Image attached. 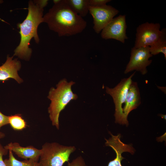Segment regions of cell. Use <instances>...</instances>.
I'll return each mask as SVG.
<instances>
[{
	"label": "cell",
	"instance_id": "obj_12",
	"mask_svg": "<svg viewBox=\"0 0 166 166\" xmlns=\"http://www.w3.org/2000/svg\"><path fill=\"white\" fill-rule=\"evenodd\" d=\"M140 103L141 97L138 84L136 82L132 81L123 107L124 116L126 121L128 122L127 118L129 113L137 108Z\"/></svg>",
	"mask_w": 166,
	"mask_h": 166
},
{
	"label": "cell",
	"instance_id": "obj_15",
	"mask_svg": "<svg viewBox=\"0 0 166 166\" xmlns=\"http://www.w3.org/2000/svg\"><path fill=\"white\" fill-rule=\"evenodd\" d=\"M150 53L155 55L160 53H163L166 58V29L160 38L153 45L149 46Z\"/></svg>",
	"mask_w": 166,
	"mask_h": 166
},
{
	"label": "cell",
	"instance_id": "obj_8",
	"mask_svg": "<svg viewBox=\"0 0 166 166\" xmlns=\"http://www.w3.org/2000/svg\"><path fill=\"white\" fill-rule=\"evenodd\" d=\"M89 12L93 19V29L98 34L111 21L119 11L113 6L107 5L102 6H89Z\"/></svg>",
	"mask_w": 166,
	"mask_h": 166
},
{
	"label": "cell",
	"instance_id": "obj_17",
	"mask_svg": "<svg viewBox=\"0 0 166 166\" xmlns=\"http://www.w3.org/2000/svg\"><path fill=\"white\" fill-rule=\"evenodd\" d=\"M9 122L11 127L15 130H22L26 126V122L20 114L9 116Z\"/></svg>",
	"mask_w": 166,
	"mask_h": 166
},
{
	"label": "cell",
	"instance_id": "obj_14",
	"mask_svg": "<svg viewBox=\"0 0 166 166\" xmlns=\"http://www.w3.org/2000/svg\"><path fill=\"white\" fill-rule=\"evenodd\" d=\"M71 9L77 14L83 18L89 12V0H66Z\"/></svg>",
	"mask_w": 166,
	"mask_h": 166
},
{
	"label": "cell",
	"instance_id": "obj_9",
	"mask_svg": "<svg viewBox=\"0 0 166 166\" xmlns=\"http://www.w3.org/2000/svg\"><path fill=\"white\" fill-rule=\"evenodd\" d=\"M127 25L125 15H119L113 18L102 30V38L105 39H113L122 43L128 39L126 34Z\"/></svg>",
	"mask_w": 166,
	"mask_h": 166
},
{
	"label": "cell",
	"instance_id": "obj_10",
	"mask_svg": "<svg viewBox=\"0 0 166 166\" xmlns=\"http://www.w3.org/2000/svg\"><path fill=\"white\" fill-rule=\"evenodd\" d=\"M110 134L111 137L108 140L105 139V145L111 147L115 151L116 157L109 163L107 166H122L121 161L124 158L122 156V153L128 152L133 154L135 150L131 145L126 144L121 141L120 140V134L114 136L111 133Z\"/></svg>",
	"mask_w": 166,
	"mask_h": 166
},
{
	"label": "cell",
	"instance_id": "obj_19",
	"mask_svg": "<svg viewBox=\"0 0 166 166\" xmlns=\"http://www.w3.org/2000/svg\"><path fill=\"white\" fill-rule=\"evenodd\" d=\"M111 1L110 0H89V6L99 7L106 5Z\"/></svg>",
	"mask_w": 166,
	"mask_h": 166
},
{
	"label": "cell",
	"instance_id": "obj_11",
	"mask_svg": "<svg viewBox=\"0 0 166 166\" xmlns=\"http://www.w3.org/2000/svg\"><path fill=\"white\" fill-rule=\"evenodd\" d=\"M13 57L8 55L6 62L0 66V81H4L13 78L21 83L23 81L19 76L18 72L21 68V64L17 59L13 60Z\"/></svg>",
	"mask_w": 166,
	"mask_h": 166
},
{
	"label": "cell",
	"instance_id": "obj_16",
	"mask_svg": "<svg viewBox=\"0 0 166 166\" xmlns=\"http://www.w3.org/2000/svg\"><path fill=\"white\" fill-rule=\"evenodd\" d=\"M8 151L9 158L4 160L6 166H39L38 162L32 160H18L14 157L12 151L10 150Z\"/></svg>",
	"mask_w": 166,
	"mask_h": 166
},
{
	"label": "cell",
	"instance_id": "obj_24",
	"mask_svg": "<svg viewBox=\"0 0 166 166\" xmlns=\"http://www.w3.org/2000/svg\"><path fill=\"white\" fill-rule=\"evenodd\" d=\"M3 2V1L2 0H0V3H2Z\"/></svg>",
	"mask_w": 166,
	"mask_h": 166
},
{
	"label": "cell",
	"instance_id": "obj_22",
	"mask_svg": "<svg viewBox=\"0 0 166 166\" xmlns=\"http://www.w3.org/2000/svg\"><path fill=\"white\" fill-rule=\"evenodd\" d=\"M5 136V134L1 132H0V140L3 138Z\"/></svg>",
	"mask_w": 166,
	"mask_h": 166
},
{
	"label": "cell",
	"instance_id": "obj_6",
	"mask_svg": "<svg viewBox=\"0 0 166 166\" xmlns=\"http://www.w3.org/2000/svg\"><path fill=\"white\" fill-rule=\"evenodd\" d=\"M160 28L158 23L146 22L139 25L136 29L134 47L137 48L153 45L160 38L165 29L160 30Z\"/></svg>",
	"mask_w": 166,
	"mask_h": 166
},
{
	"label": "cell",
	"instance_id": "obj_13",
	"mask_svg": "<svg viewBox=\"0 0 166 166\" xmlns=\"http://www.w3.org/2000/svg\"><path fill=\"white\" fill-rule=\"evenodd\" d=\"M4 147L8 150H11L21 158L36 162H38L42 152L41 149H38L32 146L22 147L17 142H11Z\"/></svg>",
	"mask_w": 166,
	"mask_h": 166
},
{
	"label": "cell",
	"instance_id": "obj_20",
	"mask_svg": "<svg viewBox=\"0 0 166 166\" xmlns=\"http://www.w3.org/2000/svg\"><path fill=\"white\" fill-rule=\"evenodd\" d=\"M8 150L5 148L0 143V166H6L4 160L3 156L6 155Z\"/></svg>",
	"mask_w": 166,
	"mask_h": 166
},
{
	"label": "cell",
	"instance_id": "obj_5",
	"mask_svg": "<svg viewBox=\"0 0 166 166\" xmlns=\"http://www.w3.org/2000/svg\"><path fill=\"white\" fill-rule=\"evenodd\" d=\"M136 71L129 77L122 79L121 81L113 88L105 87L106 93L112 97L115 106L114 116L115 122L120 124L128 125V122L126 121L124 117L123 107L125 102L128 90L132 81V78Z\"/></svg>",
	"mask_w": 166,
	"mask_h": 166
},
{
	"label": "cell",
	"instance_id": "obj_23",
	"mask_svg": "<svg viewBox=\"0 0 166 166\" xmlns=\"http://www.w3.org/2000/svg\"><path fill=\"white\" fill-rule=\"evenodd\" d=\"M160 116L161 117L163 118H164V119H166V118H165V117H166V115H160Z\"/></svg>",
	"mask_w": 166,
	"mask_h": 166
},
{
	"label": "cell",
	"instance_id": "obj_4",
	"mask_svg": "<svg viewBox=\"0 0 166 166\" xmlns=\"http://www.w3.org/2000/svg\"><path fill=\"white\" fill-rule=\"evenodd\" d=\"M76 149L74 146L63 145L56 142L45 143L41 149L39 166H63L66 162H69L70 154Z\"/></svg>",
	"mask_w": 166,
	"mask_h": 166
},
{
	"label": "cell",
	"instance_id": "obj_1",
	"mask_svg": "<svg viewBox=\"0 0 166 166\" xmlns=\"http://www.w3.org/2000/svg\"><path fill=\"white\" fill-rule=\"evenodd\" d=\"M43 18L49 29L60 37L80 33L87 26L86 21L71 9L66 0L54 4Z\"/></svg>",
	"mask_w": 166,
	"mask_h": 166
},
{
	"label": "cell",
	"instance_id": "obj_3",
	"mask_svg": "<svg viewBox=\"0 0 166 166\" xmlns=\"http://www.w3.org/2000/svg\"><path fill=\"white\" fill-rule=\"evenodd\" d=\"M75 84L73 81L68 82L63 79L56 85V88H51L48 98L51 101L48 108L49 117L52 125L59 129V117L61 112L72 100H77V95L72 91V86Z\"/></svg>",
	"mask_w": 166,
	"mask_h": 166
},
{
	"label": "cell",
	"instance_id": "obj_7",
	"mask_svg": "<svg viewBox=\"0 0 166 166\" xmlns=\"http://www.w3.org/2000/svg\"><path fill=\"white\" fill-rule=\"evenodd\" d=\"M149 46L132 48L129 61L127 65L124 73L127 74L133 70L140 72L142 75L148 72L147 67L151 63L152 60L149 58L152 57Z\"/></svg>",
	"mask_w": 166,
	"mask_h": 166
},
{
	"label": "cell",
	"instance_id": "obj_18",
	"mask_svg": "<svg viewBox=\"0 0 166 166\" xmlns=\"http://www.w3.org/2000/svg\"><path fill=\"white\" fill-rule=\"evenodd\" d=\"M67 166H88L81 156L77 157L70 162H68Z\"/></svg>",
	"mask_w": 166,
	"mask_h": 166
},
{
	"label": "cell",
	"instance_id": "obj_21",
	"mask_svg": "<svg viewBox=\"0 0 166 166\" xmlns=\"http://www.w3.org/2000/svg\"><path fill=\"white\" fill-rule=\"evenodd\" d=\"M9 117L0 112V129L2 126L9 124Z\"/></svg>",
	"mask_w": 166,
	"mask_h": 166
},
{
	"label": "cell",
	"instance_id": "obj_2",
	"mask_svg": "<svg viewBox=\"0 0 166 166\" xmlns=\"http://www.w3.org/2000/svg\"><path fill=\"white\" fill-rule=\"evenodd\" d=\"M47 0H30L28 2L27 15L24 21L17 25L20 29L21 40L14 51V56L22 59L28 60L32 50L29 45L31 39L34 38L38 43L39 39L37 33L38 26L43 22L44 8L48 3Z\"/></svg>",
	"mask_w": 166,
	"mask_h": 166
}]
</instances>
